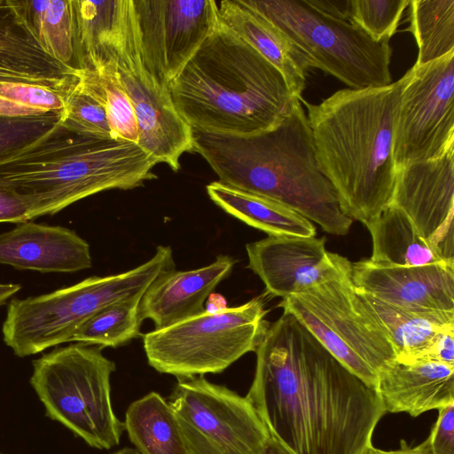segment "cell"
I'll return each instance as SVG.
<instances>
[{"instance_id":"1","label":"cell","mask_w":454,"mask_h":454,"mask_svg":"<svg viewBox=\"0 0 454 454\" xmlns=\"http://www.w3.org/2000/svg\"><path fill=\"white\" fill-rule=\"evenodd\" d=\"M246 396L269 434L294 454H365L386 412L376 388L351 372L291 314L255 350Z\"/></svg>"},{"instance_id":"2","label":"cell","mask_w":454,"mask_h":454,"mask_svg":"<svg viewBox=\"0 0 454 454\" xmlns=\"http://www.w3.org/2000/svg\"><path fill=\"white\" fill-rule=\"evenodd\" d=\"M408 78L409 70L387 86L342 89L317 105L301 98L319 167L342 212L364 224L391 202L394 132Z\"/></svg>"},{"instance_id":"3","label":"cell","mask_w":454,"mask_h":454,"mask_svg":"<svg viewBox=\"0 0 454 454\" xmlns=\"http://www.w3.org/2000/svg\"><path fill=\"white\" fill-rule=\"evenodd\" d=\"M192 152L207 162L218 182L283 204L330 234L348 233L352 219L319 167L301 98L278 126L258 134L192 129Z\"/></svg>"},{"instance_id":"4","label":"cell","mask_w":454,"mask_h":454,"mask_svg":"<svg viewBox=\"0 0 454 454\" xmlns=\"http://www.w3.org/2000/svg\"><path fill=\"white\" fill-rule=\"evenodd\" d=\"M168 90L192 129L235 136L275 128L300 99L278 68L220 21Z\"/></svg>"},{"instance_id":"5","label":"cell","mask_w":454,"mask_h":454,"mask_svg":"<svg viewBox=\"0 0 454 454\" xmlns=\"http://www.w3.org/2000/svg\"><path fill=\"white\" fill-rule=\"evenodd\" d=\"M157 164L137 144L77 135L60 120L0 155V185L25 200L37 218L100 192L139 187L157 178Z\"/></svg>"},{"instance_id":"6","label":"cell","mask_w":454,"mask_h":454,"mask_svg":"<svg viewBox=\"0 0 454 454\" xmlns=\"http://www.w3.org/2000/svg\"><path fill=\"white\" fill-rule=\"evenodd\" d=\"M173 270L171 247L160 245L151 259L128 271L93 276L49 294L12 299L2 326L4 341L19 357L71 342L79 327L98 310L143 296L160 276Z\"/></svg>"},{"instance_id":"7","label":"cell","mask_w":454,"mask_h":454,"mask_svg":"<svg viewBox=\"0 0 454 454\" xmlns=\"http://www.w3.org/2000/svg\"><path fill=\"white\" fill-rule=\"evenodd\" d=\"M29 382L45 415L88 445L110 450L120 442L124 423L111 400L115 364L102 348L82 342L55 348L32 363Z\"/></svg>"},{"instance_id":"8","label":"cell","mask_w":454,"mask_h":454,"mask_svg":"<svg viewBox=\"0 0 454 454\" xmlns=\"http://www.w3.org/2000/svg\"><path fill=\"white\" fill-rule=\"evenodd\" d=\"M263 16L308 59L349 89L392 82L389 38L376 41L348 20L331 15L310 0H243Z\"/></svg>"},{"instance_id":"9","label":"cell","mask_w":454,"mask_h":454,"mask_svg":"<svg viewBox=\"0 0 454 454\" xmlns=\"http://www.w3.org/2000/svg\"><path fill=\"white\" fill-rule=\"evenodd\" d=\"M278 307L293 315L346 368L374 387L377 373L395 360L388 337L352 282L351 270L282 299Z\"/></svg>"},{"instance_id":"10","label":"cell","mask_w":454,"mask_h":454,"mask_svg":"<svg viewBox=\"0 0 454 454\" xmlns=\"http://www.w3.org/2000/svg\"><path fill=\"white\" fill-rule=\"evenodd\" d=\"M263 296L211 314L199 315L143 335L148 364L179 378L218 373L255 352L270 324Z\"/></svg>"},{"instance_id":"11","label":"cell","mask_w":454,"mask_h":454,"mask_svg":"<svg viewBox=\"0 0 454 454\" xmlns=\"http://www.w3.org/2000/svg\"><path fill=\"white\" fill-rule=\"evenodd\" d=\"M177 380L168 403L189 454H261L269 432L246 397L203 376Z\"/></svg>"},{"instance_id":"12","label":"cell","mask_w":454,"mask_h":454,"mask_svg":"<svg viewBox=\"0 0 454 454\" xmlns=\"http://www.w3.org/2000/svg\"><path fill=\"white\" fill-rule=\"evenodd\" d=\"M453 148L454 51L409 69L395 121L393 157L398 169Z\"/></svg>"},{"instance_id":"13","label":"cell","mask_w":454,"mask_h":454,"mask_svg":"<svg viewBox=\"0 0 454 454\" xmlns=\"http://www.w3.org/2000/svg\"><path fill=\"white\" fill-rule=\"evenodd\" d=\"M139 55L160 86L170 82L219 25L214 0H133Z\"/></svg>"},{"instance_id":"14","label":"cell","mask_w":454,"mask_h":454,"mask_svg":"<svg viewBox=\"0 0 454 454\" xmlns=\"http://www.w3.org/2000/svg\"><path fill=\"white\" fill-rule=\"evenodd\" d=\"M390 205L409 217L444 261L454 263V148L398 168Z\"/></svg>"},{"instance_id":"15","label":"cell","mask_w":454,"mask_h":454,"mask_svg":"<svg viewBox=\"0 0 454 454\" xmlns=\"http://www.w3.org/2000/svg\"><path fill=\"white\" fill-rule=\"evenodd\" d=\"M325 237L268 236L246 245L249 268L266 293L282 299L351 270V262L325 248Z\"/></svg>"},{"instance_id":"16","label":"cell","mask_w":454,"mask_h":454,"mask_svg":"<svg viewBox=\"0 0 454 454\" xmlns=\"http://www.w3.org/2000/svg\"><path fill=\"white\" fill-rule=\"evenodd\" d=\"M74 67L144 70L139 55L133 0H71Z\"/></svg>"},{"instance_id":"17","label":"cell","mask_w":454,"mask_h":454,"mask_svg":"<svg viewBox=\"0 0 454 454\" xmlns=\"http://www.w3.org/2000/svg\"><path fill=\"white\" fill-rule=\"evenodd\" d=\"M356 288L397 308L423 313L454 312V264L380 266L351 263Z\"/></svg>"},{"instance_id":"18","label":"cell","mask_w":454,"mask_h":454,"mask_svg":"<svg viewBox=\"0 0 454 454\" xmlns=\"http://www.w3.org/2000/svg\"><path fill=\"white\" fill-rule=\"evenodd\" d=\"M118 73L134 107L138 146L158 163L177 171L181 156L192 152V129L175 107L168 88L145 69Z\"/></svg>"},{"instance_id":"19","label":"cell","mask_w":454,"mask_h":454,"mask_svg":"<svg viewBox=\"0 0 454 454\" xmlns=\"http://www.w3.org/2000/svg\"><path fill=\"white\" fill-rule=\"evenodd\" d=\"M0 264L42 273H73L92 266L89 243L67 227L19 223L0 233Z\"/></svg>"},{"instance_id":"20","label":"cell","mask_w":454,"mask_h":454,"mask_svg":"<svg viewBox=\"0 0 454 454\" xmlns=\"http://www.w3.org/2000/svg\"><path fill=\"white\" fill-rule=\"evenodd\" d=\"M236 261L220 254L210 264L191 270H173L160 276L145 292L139 312L155 329L168 327L205 310L208 295L226 278Z\"/></svg>"},{"instance_id":"21","label":"cell","mask_w":454,"mask_h":454,"mask_svg":"<svg viewBox=\"0 0 454 454\" xmlns=\"http://www.w3.org/2000/svg\"><path fill=\"white\" fill-rule=\"evenodd\" d=\"M375 388L385 411L418 417L454 403V365L395 359L377 373Z\"/></svg>"},{"instance_id":"22","label":"cell","mask_w":454,"mask_h":454,"mask_svg":"<svg viewBox=\"0 0 454 454\" xmlns=\"http://www.w3.org/2000/svg\"><path fill=\"white\" fill-rule=\"evenodd\" d=\"M216 2V1H215ZM220 23L250 44L284 76L297 98L305 89L309 61L277 27L243 0L216 2Z\"/></svg>"},{"instance_id":"23","label":"cell","mask_w":454,"mask_h":454,"mask_svg":"<svg viewBox=\"0 0 454 454\" xmlns=\"http://www.w3.org/2000/svg\"><path fill=\"white\" fill-rule=\"evenodd\" d=\"M1 11L49 57L74 67L71 0H3Z\"/></svg>"},{"instance_id":"24","label":"cell","mask_w":454,"mask_h":454,"mask_svg":"<svg viewBox=\"0 0 454 454\" xmlns=\"http://www.w3.org/2000/svg\"><path fill=\"white\" fill-rule=\"evenodd\" d=\"M372 242L369 262L380 266L415 267L450 263L419 234L409 217L389 205L365 223Z\"/></svg>"},{"instance_id":"25","label":"cell","mask_w":454,"mask_h":454,"mask_svg":"<svg viewBox=\"0 0 454 454\" xmlns=\"http://www.w3.org/2000/svg\"><path fill=\"white\" fill-rule=\"evenodd\" d=\"M206 190L210 200L223 211L269 236H316L312 222L283 204L218 181L208 184Z\"/></svg>"},{"instance_id":"26","label":"cell","mask_w":454,"mask_h":454,"mask_svg":"<svg viewBox=\"0 0 454 454\" xmlns=\"http://www.w3.org/2000/svg\"><path fill=\"white\" fill-rule=\"evenodd\" d=\"M124 427L140 454H189L170 404L156 392L129 406Z\"/></svg>"},{"instance_id":"27","label":"cell","mask_w":454,"mask_h":454,"mask_svg":"<svg viewBox=\"0 0 454 454\" xmlns=\"http://www.w3.org/2000/svg\"><path fill=\"white\" fill-rule=\"evenodd\" d=\"M356 291L388 337L396 360L419 351L430 343L440 331L454 325V312L423 313L406 310L357 289Z\"/></svg>"},{"instance_id":"28","label":"cell","mask_w":454,"mask_h":454,"mask_svg":"<svg viewBox=\"0 0 454 454\" xmlns=\"http://www.w3.org/2000/svg\"><path fill=\"white\" fill-rule=\"evenodd\" d=\"M408 30L418 45L415 66H421L454 51V0H411Z\"/></svg>"},{"instance_id":"29","label":"cell","mask_w":454,"mask_h":454,"mask_svg":"<svg viewBox=\"0 0 454 454\" xmlns=\"http://www.w3.org/2000/svg\"><path fill=\"white\" fill-rule=\"evenodd\" d=\"M77 75L104 104L114 138L137 144L134 107L116 65L109 64L98 69L78 68Z\"/></svg>"},{"instance_id":"30","label":"cell","mask_w":454,"mask_h":454,"mask_svg":"<svg viewBox=\"0 0 454 454\" xmlns=\"http://www.w3.org/2000/svg\"><path fill=\"white\" fill-rule=\"evenodd\" d=\"M142 296L114 302L94 314L74 334L71 342L117 348L140 335Z\"/></svg>"},{"instance_id":"31","label":"cell","mask_w":454,"mask_h":454,"mask_svg":"<svg viewBox=\"0 0 454 454\" xmlns=\"http://www.w3.org/2000/svg\"><path fill=\"white\" fill-rule=\"evenodd\" d=\"M2 1L0 0V66L31 74L62 78L74 77L77 67L65 66L52 59L1 14Z\"/></svg>"},{"instance_id":"32","label":"cell","mask_w":454,"mask_h":454,"mask_svg":"<svg viewBox=\"0 0 454 454\" xmlns=\"http://www.w3.org/2000/svg\"><path fill=\"white\" fill-rule=\"evenodd\" d=\"M61 125L77 135L114 139L104 104L77 79L65 93Z\"/></svg>"},{"instance_id":"33","label":"cell","mask_w":454,"mask_h":454,"mask_svg":"<svg viewBox=\"0 0 454 454\" xmlns=\"http://www.w3.org/2000/svg\"><path fill=\"white\" fill-rule=\"evenodd\" d=\"M66 91L33 83L1 82L0 117L20 118L61 112Z\"/></svg>"},{"instance_id":"34","label":"cell","mask_w":454,"mask_h":454,"mask_svg":"<svg viewBox=\"0 0 454 454\" xmlns=\"http://www.w3.org/2000/svg\"><path fill=\"white\" fill-rule=\"evenodd\" d=\"M409 0H349L348 19L372 39L391 38Z\"/></svg>"},{"instance_id":"35","label":"cell","mask_w":454,"mask_h":454,"mask_svg":"<svg viewBox=\"0 0 454 454\" xmlns=\"http://www.w3.org/2000/svg\"><path fill=\"white\" fill-rule=\"evenodd\" d=\"M61 120V112L20 118L0 117V155L44 134Z\"/></svg>"},{"instance_id":"36","label":"cell","mask_w":454,"mask_h":454,"mask_svg":"<svg viewBox=\"0 0 454 454\" xmlns=\"http://www.w3.org/2000/svg\"><path fill=\"white\" fill-rule=\"evenodd\" d=\"M402 363L436 362L454 365V325L440 331L425 348L401 360Z\"/></svg>"},{"instance_id":"37","label":"cell","mask_w":454,"mask_h":454,"mask_svg":"<svg viewBox=\"0 0 454 454\" xmlns=\"http://www.w3.org/2000/svg\"><path fill=\"white\" fill-rule=\"evenodd\" d=\"M438 411L436 423L428 436L433 454H454V403Z\"/></svg>"},{"instance_id":"38","label":"cell","mask_w":454,"mask_h":454,"mask_svg":"<svg viewBox=\"0 0 454 454\" xmlns=\"http://www.w3.org/2000/svg\"><path fill=\"white\" fill-rule=\"evenodd\" d=\"M76 79L77 74L74 77L62 78L43 74L26 73L0 66V82H27L51 88L57 90L66 91L76 81Z\"/></svg>"},{"instance_id":"39","label":"cell","mask_w":454,"mask_h":454,"mask_svg":"<svg viewBox=\"0 0 454 454\" xmlns=\"http://www.w3.org/2000/svg\"><path fill=\"white\" fill-rule=\"evenodd\" d=\"M35 218L32 208L25 200L0 185V223H19Z\"/></svg>"},{"instance_id":"40","label":"cell","mask_w":454,"mask_h":454,"mask_svg":"<svg viewBox=\"0 0 454 454\" xmlns=\"http://www.w3.org/2000/svg\"><path fill=\"white\" fill-rule=\"evenodd\" d=\"M365 454H433L430 439L427 437L420 444L411 447L403 440L401 446L398 450H381L371 446Z\"/></svg>"},{"instance_id":"41","label":"cell","mask_w":454,"mask_h":454,"mask_svg":"<svg viewBox=\"0 0 454 454\" xmlns=\"http://www.w3.org/2000/svg\"><path fill=\"white\" fill-rule=\"evenodd\" d=\"M226 299L218 293H211L206 300L205 311L215 314L219 313L227 309Z\"/></svg>"},{"instance_id":"42","label":"cell","mask_w":454,"mask_h":454,"mask_svg":"<svg viewBox=\"0 0 454 454\" xmlns=\"http://www.w3.org/2000/svg\"><path fill=\"white\" fill-rule=\"evenodd\" d=\"M261 454H294L280 443L275 437L269 434L264 442Z\"/></svg>"},{"instance_id":"43","label":"cell","mask_w":454,"mask_h":454,"mask_svg":"<svg viewBox=\"0 0 454 454\" xmlns=\"http://www.w3.org/2000/svg\"><path fill=\"white\" fill-rule=\"evenodd\" d=\"M21 288L19 284L0 283V307L7 303L8 300L17 294Z\"/></svg>"},{"instance_id":"44","label":"cell","mask_w":454,"mask_h":454,"mask_svg":"<svg viewBox=\"0 0 454 454\" xmlns=\"http://www.w3.org/2000/svg\"><path fill=\"white\" fill-rule=\"evenodd\" d=\"M114 454H140V453L135 449L124 448V449H121V450L114 452Z\"/></svg>"},{"instance_id":"45","label":"cell","mask_w":454,"mask_h":454,"mask_svg":"<svg viewBox=\"0 0 454 454\" xmlns=\"http://www.w3.org/2000/svg\"><path fill=\"white\" fill-rule=\"evenodd\" d=\"M0 454H4V453L0 452Z\"/></svg>"}]
</instances>
